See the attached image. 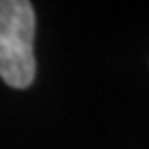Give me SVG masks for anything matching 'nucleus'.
I'll return each mask as SVG.
<instances>
[{
	"instance_id": "1",
	"label": "nucleus",
	"mask_w": 149,
	"mask_h": 149,
	"mask_svg": "<svg viewBox=\"0 0 149 149\" xmlns=\"http://www.w3.org/2000/svg\"><path fill=\"white\" fill-rule=\"evenodd\" d=\"M35 10L27 0H0V79L25 89L35 79Z\"/></svg>"
}]
</instances>
